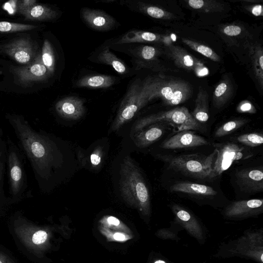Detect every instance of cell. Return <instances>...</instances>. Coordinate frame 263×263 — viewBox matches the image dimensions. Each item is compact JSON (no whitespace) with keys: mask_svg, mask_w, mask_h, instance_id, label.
I'll list each match as a JSON object with an SVG mask.
<instances>
[{"mask_svg":"<svg viewBox=\"0 0 263 263\" xmlns=\"http://www.w3.org/2000/svg\"><path fill=\"white\" fill-rule=\"evenodd\" d=\"M120 190L123 197L147 212L150 206L148 189L138 167L129 156L125 157L120 167Z\"/></svg>","mask_w":263,"mask_h":263,"instance_id":"obj_2","label":"cell"},{"mask_svg":"<svg viewBox=\"0 0 263 263\" xmlns=\"http://www.w3.org/2000/svg\"><path fill=\"white\" fill-rule=\"evenodd\" d=\"M263 211V200L252 199L239 200L230 204L225 215L230 218H244L259 214Z\"/></svg>","mask_w":263,"mask_h":263,"instance_id":"obj_14","label":"cell"},{"mask_svg":"<svg viewBox=\"0 0 263 263\" xmlns=\"http://www.w3.org/2000/svg\"><path fill=\"white\" fill-rule=\"evenodd\" d=\"M82 16L90 27L99 31L108 30L116 23L111 16L100 10L84 8L82 10Z\"/></svg>","mask_w":263,"mask_h":263,"instance_id":"obj_18","label":"cell"},{"mask_svg":"<svg viewBox=\"0 0 263 263\" xmlns=\"http://www.w3.org/2000/svg\"><path fill=\"white\" fill-rule=\"evenodd\" d=\"M242 32L241 28L238 25H230L222 29L223 34L229 36H235L239 35Z\"/></svg>","mask_w":263,"mask_h":263,"instance_id":"obj_38","label":"cell"},{"mask_svg":"<svg viewBox=\"0 0 263 263\" xmlns=\"http://www.w3.org/2000/svg\"><path fill=\"white\" fill-rule=\"evenodd\" d=\"M108 223L114 226H118L120 224L119 220L115 217L109 216L107 218Z\"/></svg>","mask_w":263,"mask_h":263,"instance_id":"obj_42","label":"cell"},{"mask_svg":"<svg viewBox=\"0 0 263 263\" xmlns=\"http://www.w3.org/2000/svg\"><path fill=\"white\" fill-rule=\"evenodd\" d=\"M217 155L213 166L214 177H216L231 167L233 162L250 157L252 154L243 147L233 143L215 144Z\"/></svg>","mask_w":263,"mask_h":263,"instance_id":"obj_8","label":"cell"},{"mask_svg":"<svg viewBox=\"0 0 263 263\" xmlns=\"http://www.w3.org/2000/svg\"><path fill=\"white\" fill-rule=\"evenodd\" d=\"M235 178L241 191L246 193H257L263 190L262 168L250 167L236 172Z\"/></svg>","mask_w":263,"mask_h":263,"instance_id":"obj_12","label":"cell"},{"mask_svg":"<svg viewBox=\"0 0 263 263\" xmlns=\"http://www.w3.org/2000/svg\"><path fill=\"white\" fill-rule=\"evenodd\" d=\"M6 119L12 127L18 147L27 158L40 189L52 187L55 170L60 165V154L53 138L42 130L34 129L22 115L7 114Z\"/></svg>","mask_w":263,"mask_h":263,"instance_id":"obj_1","label":"cell"},{"mask_svg":"<svg viewBox=\"0 0 263 263\" xmlns=\"http://www.w3.org/2000/svg\"><path fill=\"white\" fill-rule=\"evenodd\" d=\"M252 14L256 16H262L263 10L261 5H255L249 9Z\"/></svg>","mask_w":263,"mask_h":263,"instance_id":"obj_41","label":"cell"},{"mask_svg":"<svg viewBox=\"0 0 263 263\" xmlns=\"http://www.w3.org/2000/svg\"><path fill=\"white\" fill-rule=\"evenodd\" d=\"M166 48L170 57L177 67L193 72L198 77H204L209 74L208 68L200 61L181 47L168 45Z\"/></svg>","mask_w":263,"mask_h":263,"instance_id":"obj_9","label":"cell"},{"mask_svg":"<svg viewBox=\"0 0 263 263\" xmlns=\"http://www.w3.org/2000/svg\"><path fill=\"white\" fill-rule=\"evenodd\" d=\"M41 59L43 64L50 74H52L55 68V57L52 47L50 42L47 39L43 43Z\"/></svg>","mask_w":263,"mask_h":263,"instance_id":"obj_33","label":"cell"},{"mask_svg":"<svg viewBox=\"0 0 263 263\" xmlns=\"http://www.w3.org/2000/svg\"><path fill=\"white\" fill-rule=\"evenodd\" d=\"M6 141L7 147V173L9 184L10 203H14L26 198L32 197L28 190V185L25 170V156L8 135Z\"/></svg>","mask_w":263,"mask_h":263,"instance_id":"obj_3","label":"cell"},{"mask_svg":"<svg viewBox=\"0 0 263 263\" xmlns=\"http://www.w3.org/2000/svg\"><path fill=\"white\" fill-rule=\"evenodd\" d=\"M36 28L35 26L9 22H0V33H12L30 30Z\"/></svg>","mask_w":263,"mask_h":263,"instance_id":"obj_35","label":"cell"},{"mask_svg":"<svg viewBox=\"0 0 263 263\" xmlns=\"http://www.w3.org/2000/svg\"><path fill=\"white\" fill-rule=\"evenodd\" d=\"M114 238L115 239L119 241H122L125 239V236L120 233H116L114 235Z\"/></svg>","mask_w":263,"mask_h":263,"instance_id":"obj_44","label":"cell"},{"mask_svg":"<svg viewBox=\"0 0 263 263\" xmlns=\"http://www.w3.org/2000/svg\"><path fill=\"white\" fill-rule=\"evenodd\" d=\"M209 142L203 137L191 132L181 131L165 141L161 147L165 149H177L193 147L208 145Z\"/></svg>","mask_w":263,"mask_h":263,"instance_id":"obj_16","label":"cell"},{"mask_svg":"<svg viewBox=\"0 0 263 263\" xmlns=\"http://www.w3.org/2000/svg\"><path fill=\"white\" fill-rule=\"evenodd\" d=\"M100 63L111 66L117 72L124 74L127 69L124 63L112 53L108 48H104L98 55Z\"/></svg>","mask_w":263,"mask_h":263,"instance_id":"obj_28","label":"cell"},{"mask_svg":"<svg viewBox=\"0 0 263 263\" xmlns=\"http://www.w3.org/2000/svg\"><path fill=\"white\" fill-rule=\"evenodd\" d=\"M252 61L256 78L261 88L263 86V51L261 46H256L253 51Z\"/></svg>","mask_w":263,"mask_h":263,"instance_id":"obj_32","label":"cell"},{"mask_svg":"<svg viewBox=\"0 0 263 263\" xmlns=\"http://www.w3.org/2000/svg\"><path fill=\"white\" fill-rule=\"evenodd\" d=\"M164 131V127L161 125H152L138 132L135 137V144L139 147H147L160 139Z\"/></svg>","mask_w":263,"mask_h":263,"instance_id":"obj_20","label":"cell"},{"mask_svg":"<svg viewBox=\"0 0 263 263\" xmlns=\"http://www.w3.org/2000/svg\"><path fill=\"white\" fill-rule=\"evenodd\" d=\"M162 122L172 125L180 132L201 128L200 123L194 118L187 108L179 107L140 119L135 124L134 130L138 132L148 125Z\"/></svg>","mask_w":263,"mask_h":263,"instance_id":"obj_6","label":"cell"},{"mask_svg":"<svg viewBox=\"0 0 263 263\" xmlns=\"http://www.w3.org/2000/svg\"><path fill=\"white\" fill-rule=\"evenodd\" d=\"M14 71L19 82L23 84L44 81L50 74L43 64L40 54L27 65L16 68Z\"/></svg>","mask_w":263,"mask_h":263,"instance_id":"obj_13","label":"cell"},{"mask_svg":"<svg viewBox=\"0 0 263 263\" xmlns=\"http://www.w3.org/2000/svg\"><path fill=\"white\" fill-rule=\"evenodd\" d=\"M57 114L68 120H78L84 114V101L78 97H68L59 100L55 105Z\"/></svg>","mask_w":263,"mask_h":263,"instance_id":"obj_17","label":"cell"},{"mask_svg":"<svg viewBox=\"0 0 263 263\" xmlns=\"http://www.w3.org/2000/svg\"><path fill=\"white\" fill-rule=\"evenodd\" d=\"M0 263H12L8 257L0 252Z\"/></svg>","mask_w":263,"mask_h":263,"instance_id":"obj_43","label":"cell"},{"mask_svg":"<svg viewBox=\"0 0 263 263\" xmlns=\"http://www.w3.org/2000/svg\"><path fill=\"white\" fill-rule=\"evenodd\" d=\"M21 14L28 20L44 21L55 18L58 15V13L46 5L35 4L23 12Z\"/></svg>","mask_w":263,"mask_h":263,"instance_id":"obj_24","label":"cell"},{"mask_svg":"<svg viewBox=\"0 0 263 263\" xmlns=\"http://www.w3.org/2000/svg\"><path fill=\"white\" fill-rule=\"evenodd\" d=\"M191 95V87L187 82L178 80L153 78L151 100L159 98L165 104L175 106L186 101Z\"/></svg>","mask_w":263,"mask_h":263,"instance_id":"obj_7","label":"cell"},{"mask_svg":"<svg viewBox=\"0 0 263 263\" xmlns=\"http://www.w3.org/2000/svg\"><path fill=\"white\" fill-rule=\"evenodd\" d=\"M153 82V78H149L143 81L137 79L131 84L120 104L111 132L119 129L151 101Z\"/></svg>","mask_w":263,"mask_h":263,"instance_id":"obj_4","label":"cell"},{"mask_svg":"<svg viewBox=\"0 0 263 263\" xmlns=\"http://www.w3.org/2000/svg\"><path fill=\"white\" fill-rule=\"evenodd\" d=\"M137 67H148L149 64L156 61L159 54L158 49L152 46H140L130 50Z\"/></svg>","mask_w":263,"mask_h":263,"instance_id":"obj_21","label":"cell"},{"mask_svg":"<svg viewBox=\"0 0 263 263\" xmlns=\"http://www.w3.org/2000/svg\"><path fill=\"white\" fill-rule=\"evenodd\" d=\"M233 93V87L229 78L223 79L216 86L213 95L214 106L219 108L229 100Z\"/></svg>","mask_w":263,"mask_h":263,"instance_id":"obj_26","label":"cell"},{"mask_svg":"<svg viewBox=\"0 0 263 263\" xmlns=\"http://www.w3.org/2000/svg\"><path fill=\"white\" fill-rule=\"evenodd\" d=\"M116 82L115 77L104 74L85 76L76 82V86L91 88H106L113 85Z\"/></svg>","mask_w":263,"mask_h":263,"instance_id":"obj_23","label":"cell"},{"mask_svg":"<svg viewBox=\"0 0 263 263\" xmlns=\"http://www.w3.org/2000/svg\"><path fill=\"white\" fill-rule=\"evenodd\" d=\"M15 232L22 241L29 249L35 251L42 247L47 241L48 234L43 229L18 218Z\"/></svg>","mask_w":263,"mask_h":263,"instance_id":"obj_10","label":"cell"},{"mask_svg":"<svg viewBox=\"0 0 263 263\" xmlns=\"http://www.w3.org/2000/svg\"><path fill=\"white\" fill-rule=\"evenodd\" d=\"M4 51L17 63L28 64L35 57L34 45L28 37L16 39L5 45Z\"/></svg>","mask_w":263,"mask_h":263,"instance_id":"obj_11","label":"cell"},{"mask_svg":"<svg viewBox=\"0 0 263 263\" xmlns=\"http://www.w3.org/2000/svg\"><path fill=\"white\" fill-rule=\"evenodd\" d=\"M217 155L216 149L211 154H194L177 156H163L172 169L192 177L204 179L214 177L213 166Z\"/></svg>","mask_w":263,"mask_h":263,"instance_id":"obj_5","label":"cell"},{"mask_svg":"<svg viewBox=\"0 0 263 263\" xmlns=\"http://www.w3.org/2000/svg\"><path fill=\"white\" fill-rule=\"evenodd\" d=\"M170 190L172 192L202 196H213L217 194L216 191L211 186L191 182H180L175 183L170 187Z\"/></svg>","mask_w":263,"mask_h":263,"instance_id":"obj_22","label":"cell"},{"mask_svg":"<svg viewBox=\"0 0 263 263\" xmlns=\"http://www.w3.org/2000/svg\"><path fill=\"white\" fill-rule=\"evenodd\" d=\"M237 139L239 142L251 147L260 146L263 142V136L260 133L243 134L238 136Z\"/></svg>","mask_w":263,"mask_h":263,"instance_id":"obj_36","label":"cell"},{"mask_svg":"<svg viewBox=\"0 0 263 263\" xmlns=\"http://www.w3.org/2000/svg\"><path fill=\"white\" fill-rule=\"evenodd\" d=\"M35 0H21L17 1L16 2V11L22 13L32 6L36 4Z\"/></svg>","mask_w":263,"mask_h":263,"instance_id":"obj_40","label":"cell"},{"mask_svg":"<svg viewBox=\"0 0 263 263\" xmlns=\"http://www.w3.org/2000/svg\"><path fill=\"white\" fill-rule=\"evenodd\" d=\"M237 110L239 112H247L250 114L256 112L255 107L251 102L248 101H244L240 103L237 106Z\"/></svg>","mask_w":263,"mask_h":263,"instance_id":"obj_39","label":"cell"},{"mask_svg":"<svg viewBox=\"0 0 263 263\" xmlns=\"http://www.w3.org/2000/svg\"><path fill=\"white\" fill-rule=\"evenodd\" d=\"M103 150L101 146L96 147L89 156L90 164L93 167L100 166L102 162Z\"/></svg>","mask_w":263,"mask_h":263,"instance_id":"obj_37","label":"cell"},{"mask_svg":"<svg viewBox=\"0 0 263 263\" xmlns=\"http://www.w3.org/2000/svg\"><path fill=\"white\" fill-rule=\"evenodd\" d=\"M172 208L177 221L194 237L202 239V231L197 220L191 213L178 204H174Z\"/></svg>","mask_w":263,"mask_h":263,"instance_id":"obj_19","label":"cell"},{"mask_svg":"<svg viewBox=\"0 0 263 263\" xmlns=\"http://www.w3.org/2000/svg\"><path fill=\"white\" fill-rule=\"evenodd\" d=\"M262 234L250 233L243 236L239 240L235 252L252 257L262 263Z\"/></svg>","mask_w":263,"mask_h":263,"instance_id":"obj_15","label":"cell"},{"mask_svg":"<svg viewBox=\"0 0 263 263\" xmlns=\"http://www.w3.org/2000/svg\"><path fill=\"white\" fill-rule=\"evenodd\" d=\"M154 263H167L165 261L162 260H156Z\"/></svg>","mask_w":263,"mask_h":263,"instance_id":"obj_45","label":"cell"},{"mask_svg":"<svg viewBox=\"0 0 263 263\" xmlns=\"http://www.w3.org/2000/svg\"><path fill=\"white\" fill-rule=\"evenodd\" d=\"M192 115L198 123L206 122L209 119L208 94L203 88L199 90Z\"/></svg>","mask_w":263,"mask_h":263,"instance_id":"obj_27","label":"cell"},{"mask_svg":"<svg viewBox=\"0 0 263 263\" xmlns=\"http://www.w3.org/2000/svg\"><path fill=\"white\" fill-rule=\"evenodd\" d=\"M137 8L139 11L153 18L161 20H170L175 17L172 13L160 7L143 2H138Z\"/></svg>","mask_w":263,"mask_h":263,"instance_id":"obj_29","label":"cell"},{"mask_svg":"<svg viewBox=\"0 0 263 263\" xmlns=\"http://www.w3.org/2000/svg\"><path fill=\"white\" fill-rule=\"evenodd\" d=\"M163 39V37L159 34L148 31L132 30L123 35L116 43L158 42H161Z\"/></svg>","mask_w":263,"mask_h":263,"instance_id":"obj_25","label":"cell"},{"mask_svg":"<svg viewBox=\"0 0 263 263\" xmlns=\"http://www.w3.org/2000/svg\"><path fill=\"white\" fill-rule=\"evenodd\" d=\"M186 3L190 8L205 13L221 12L224 9L222 4L215 1L189 0Z\"/></svg>","mask_w":263,"mask_h":263,"instance_id":"obj_30","label":"cell"},{"mask_svg":"<svg viewBox=\"0 0 263 263\" xmlns=\"http://www.w3.org/2000/svg\"><path fill=\"white\" fill-rule=\"evenodd\" d=\"M182 41L192 50L214 62L220 61V57L212 48L190 39L182 38Z\"/></svg>","mask_w":263,"mask_h":263,"instance_id":"obj_31","label":"cell"},{"mask_svg":"<svg viewBox=\"0 0 263 263\" xmlns=\"http://www.w3.org/2000/svg\"><path fill=\"white\" fill-rule=\"evenodd\" d=\"M248 122L246 119H236L228 121L220 126L215 132V136L221 137L236 130Z\"/></svg>","mask_w":263,"mask_h":263,"instance_id":"obj_34","label":"cell"}]
</instances>
